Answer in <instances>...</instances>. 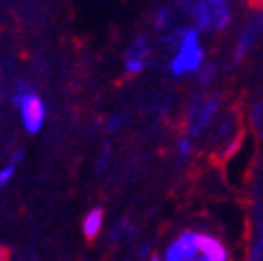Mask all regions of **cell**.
Wrapping results in <instances>:
<instances>
[{"mask_svg": "<svg viewBox=\"0 0 263 261\" xmlns=\"http://www.w3.org/2000/svg\"><path fill=\"white\" fill-rule=\"evenodd\" d=\"M216 105H218L216 99H203L199 103H195L193 111H191V135H197L210 122V118L214 116Z\"/></svg>", "mask_w": 263, "mask_h": 261, "instance_id": "277c9868", "label": "cell"}, {"mask_svg": "<svg viewBox=\"0 0 263 261\" xmlns=\"http://www.w3.org/2000/svg\"><path fill=\"white\" fill-rule=\"evenodd\" d=\"M182 5L186 7V9H191V7H193V0H182Z\"/></svg>", "mask_w": 263, "mask_h": 261, "instance_id": "9a60e30c", "label": "cell"}, {"mask_svg": "<svg viewBox=\"0 0 263 261\" xmlns=\"http://www.w3.org/2000/svg\"><path fill=\"white\" fill-rule=\"evenodd\" d=\"M165 261H186L184 259V253H182V249H180V244H178V240L169 246V251H167V255H165Z\"/></svg>", "mask_w": 263, "mask_h": 261, "instance_id": "8fae6325", "label": "cell"}, {"mask_svg": "<svg viewBox=\"0 0 263 261\" xmlns=\"http://www.w3.org/2000/svg\"><path fill=\"white\" fill-rule=\"evenodd\" d=\"M169 13H172V11H169L167 7L156 13V28H159V30H163L165 26L169 24V20H172V15H169Z\"/></svg>", "mask_w": 263, "mask_h": 261, "instance_id": "7c38bea8", "label": "cell"}, {"mask_svg": "<svg viewBox=\"0 0 263 261\" xmlns=\"http://www.w3.org/2000/svg\"><path fill=\"white\" fill-rule=\"evenodd\" d=\"M20 159H22V152H17L13 159L9 161V165L5 167V169H0V187H5V184H9L11 182V178L15 176V169H17V163H20Z\"/></svg>", "mask_w": 263, "mask_h": 261, "instance_id": "ba28073f", "label": "cell"}, {"mask_svg": "<svg viewBox=\"0 0 263 261\" xmlns=\"http://www.w3.org/2000/svg\"><path fill=\"white\" fill-rule=\"evenodd\" d=\"M197 30H222L229 24V0H197L193 5Z\"/></svg>", "mask_w": 263, "mask_h": 261, "instance_id": "3957f363", "label": "cell"}, {"mask_svg": "<svg viewBox=\"0 0 263 261\" xmlns=\"http://www.w3.org/2000/svg\"><path fill=\"white\" fill-rule=\"evenodd\" d=\"M178 150H180L182 156H189V154H191V141H189V139H182V141L178 143Z\"/></svg>", "mask_w": 263, "mask_h": 261, "instance_id": "4fadbf2b", "label": "cell"}, {"mask_svg": "<svg viewBox=\"0 0 263 261\" xmlns=\"http://www.w3.org/2000/svg\"><path fill=\"white\" fill-rule=\"evenodd\" d=\"M199 249H201V255L210 257L212 261H227V251L216 238L212 236H201L199 233Z\"/></svg>", "mask_w": 263, "mask_h": 261, "instance_id": "5b68a950", "label": "cell"}, {"mask_svg": "<svg viewBox=\"0 0 263 261\" xmlns=\"http://www.w3.org/2000/svg\"><path fill=\"white\" fill-rule=\"evenodd\" d=\"M148 54H150V47H148L146 39H137V41L130 45V49H128V58H141V60H146Z\"/></svg>", "mask_w": 263, "mask_h": 261, "instance_id": "9c48e42d", "label": "cell"}, {"mask_svg": "<svg viewBox=\"0 0 263 261\" xmlns=\"http://www.w3.org/2000/svg\"><path fill=\"white\" fill-rule=\"evenodd\" d=\"M13 105L22 111V122L28 133H39L45 124V103L26 86H20L13 95Z\"/></svg>", "mask_w": 263, "mask_h": 261, "instance_id": "7a4b0ae2", "label": "cell"}, {"mask_svg": "<svg viewBox=\"0 0 263 261\" xmlns=\"http://www.w3.org/2000/svg\"><path fill=\"white\" fill-rule=\"evenodd\" d=\"M101 227H103V210H101V208H95V210L88 212V216L84 218V233H86V238H97Z\"/></svg>", "mask_w": 263, "mask_h": 261, "instance_id": "52a82bcc", "label": "cell"}, {"mask_svg": "<svg viewBox=\"0 0 263 261\" xmlns=\"http://www.w3.org/2000/svg\"><path fill=\"white\" fill-rule=\"evenodd\" d=\"M203 62V49L199 45V34L195 28L180 30L178 34V54L172 60V73L184 75V73H197Z\"/></svg>", "mask_w": 263, "mask_h": 261, "instance_id": "6da1fadb", "label": "cell"}, {"mask_svg": "<svg viewBox=\"0 0 263 261\" xmlns=\"http://www.w3.org/2000/svg\"><path fill=\"white\" fill-rule=\"evenodd\" d=\"M0 261H7V251L0 249Z\"/></svg>", "mask_w": 263, "mask_h": 261, "instance_id": "5bb4252c", "label": "cell"}, {"mask_svg": "<svg viewBox=\"0 0 263 261\" xmlns=\"http://www.w3.org/2000/svg\"><path fill=\"white\" fill-rule=\"evenodd\" d=\"M150 261H159V259H156V257H152V259H150Z\"/></svg>", "mask_w": 263, "mask_h": 261, "instance_id": "e0dca14e", "label": "cell"}, {"mask_svg": "<svg viewBox=\"0 0 263 261\" xmlns=\"http://www.w3.org/2000/svg\"><path fill=\"white\" fill-rule=\"evenodd\" d=\"M195 261H212V259H210V257H205V255H199V257H197Z\"/></svg>", "mask_w": 263, "mask_h": 261, "instance_id": "2e32d148", "label": "cell"}, {"mask_svg": "<svg viewBox=\"0 0 263 261\" xmlns=\"http://www.w3.org/2000/svg\"><path fill=\"white\" fill-rule=\"evenodd\" d=\"M261 30H263V13H261V15H259L251 26H246V30L242 32L240 43H238V58L244 54V51H248V47L255 43V39L259 36Z\"/></svg>", "mask_w": 263, "mask_h": 261, "instance_id": "8992f818", "label": "cell"}, {"mask_svg": "<svg viewBox=\"0 0 263 261\" xmlns=\"http://www.w3.org/2000/svg\"><path fill=\"white\" fill-rule=\"evenodd\" d=\"M143 69H146V60H141V58H126V73L135 75V73H141Z\"/></svg>", "mask_w": 263, "mask_h": 261, "instance_id": "30bf717a", "label": "cell"}]
</instances>
